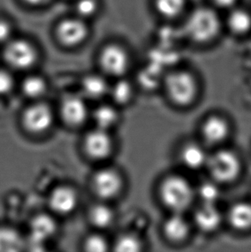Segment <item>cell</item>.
Segmentation results:
<instances>
[{"label": "cell", "mask_w": 251, "mask_h": 252, "mask_svg": "<svg viewBox=\"0 0 251 252\" xmlns=\"http://www.w3.org/2000/svg\"><path fill=\"white\" fill-rule=\"evenodd\" d=\"M54 116L48 106L37 103L26 109L23 122L26 129L31 133H41L46 132L53 124Z\"/></svg>", "instance_id": "obj_12"}, {"label": "cell", "mask_w": 251, "mask_h": 252, "mask_svg": "<svg viewBox=\"0 0 251 252\" xmlns=\"http://www.w3.org/2000/svg\"><path fill=\"white\" fill-rule=\"evenodd\" d=\"M190 229L191 225L184 213H171L163 222V235L170 242H184L189 236Z\"/></svg>", "instance_id": "obj_15"}, {"label": "cell", "mask_w": 251, "mask_h": 252, "mask_svg": "<svg viewBox=\"0 0 251 252\" xmlns=\"http://www.w3.org/2000/svg\"><path fill=\"white\" fill-rule=\"evenodd\" d=\"M98 7V0H77L75 11L77 17L85 19L93 17L97 12Z\"/></svg>", "instance_id": "obj_29"}, {"label": "cell", "mask_w": 251, "mask_h": 252, "mask_svg": "<svg viewBox=\"0 0 251 252\" xmlns=\"http://www.w3.org/2000/svg\"><path fill=\"white\" fill-rule=\"evenodd\" d=\"M12 34V27L7 21L0 19V44H6Z\"/></svg>", "instance_id": "obj_33"}, {"label": "cell", "mask_w": 251, "mask_h": 252, "mask_svg": "<svg viewBox=\"0 0 251 252\" xmlns=\"http://www.w3.org/2000/svg\"><path fill=\"white\" fill-rule=\"evenodd\" d=\"M223 216L215 203H203L193 213V221L204 232H214L220 226Z\"/></svg>", "instance_id": "obj_14"}, {"label": "cell", "mask_w": 251, "mask_h": 252, "mask_svg": "<svg viewBox=\"0 0 251 252\" xmlns=\"http://www.w3.org/2000/svg\"><path fill=\"white\" fill-rule=\"evenodd\" d=\"M200 133L207 145L220 146L230 136L231 125L224 116L212 115L207 116L202 123Z\"/></svg>", "instance_id": "obj_10"}, {"label": "cell", "mask_w": 251, "mask_h": 252, "mask_svg": "<svg viewBox=\"0 0 251 252\" xmlns=\"http://www.w3.org/2000/svg\"><path fill=\"white\" fill-rule=\"evenodd\" d=\"M90 220L99 228H105L112 224L114 213L106 205H95L90 211Z\"/></svg>", "instance_id": "obj_24"}, {"label": "cell", "mask_w": 251, "mask_h": 252, "mask_svg": "<svg viewBox=\"0 0 251 252\" xmlns=\"http://www.w3.org/2000/svg\"><path fill=\"white\" fill-rule=\"evenodd\" d=\"M100 63L106 73L122 77L130 68L131 55L125 46L120 43H110L102 48Z\"/></svg>", "instance_id": "obj_6"}, {"label": "cell", "mask_w": 251, "mask_h": 252, "mask_svg": "<svg viewBox=\"0 0 251 252\" xmlns=\"http://www.w3.org/2000/svg\"><path fill=\"white\" fill-rule=\"evenodd\" d=\"M143 250V243L133 234H124L115 243V251L118 252H139Z\"/></svg>", "instance_id": "obj_28"}, {"label": "cell", "mask_w": 251, "mask_h": 252, "mask_svg": "<svg viewBox=\"0 0 251 252\" xmlns=\"http://www.w3.org/2000/svg\"><path fill=\"white\" fill-rule=\"evenodd\" d=\"M62 115L64 122L71 126H79L88 116L87 106L78 95H68L62 103Z\"/></svg>", "instance_id": "obj_16"}, {"label": "cell", "mask_w": 251, "mask_h": 252, "mask_svg": "<svg viewBox=\"0 0 251 252\" xmlns=\"http://www.w3.org/2000/svg\"><path fill=\"white\" fill-rule=\"evenodd\" d=\"M209 154L205 147L198 142L189 141L184 144L179 152L182 164L192 170H198L206 168Z\"/></svg>", "instance_id": "obj_17"}, {"label": "cell", "mask_w": 251, "mask_h": 252, "mask_svg": "<svg viewBox=\"0 0 251 252\" xmlns=\"http://www.w3.org/2000/svg\"><path fill=\"white\" fill-rule=\"evenodd\" d=\"M163 86L168 98L178 107L191 105L199 94V81L189 69L171 70L163 79Z\"/></svg>", "instance_id": "obj_3"}, {"label": "cell", "mask_w": 251, "mask_h": 252, "mask_svg": "<svg viewBox=\"0 0 251 252\" xmlns=\"http://www.w3.org/2000/svg\"><path fill=\"white\" fill-rule=\"evenodd\" d=\"M227 220L234 230L246 232L251 229V203L238 201L229 208Z\"/></svg>", "instance_id": "obj_19"}, {"label": "cell", "mask_w": 251, "mask_h": 252, "mask_svg": "<svg viewBox=\"0 0 251 252\" xmlns=\"http://www.w3.org/2000/svg\"><path fill=\"white\" fill-rule=\"evenodd\" d=\"M133 90L132 86L127 80L121 79L114 85L111 89V95L114 101L118 104H126L131 101Z\"/></svg>", "instance_id": "obj_26"}, {"label": "cell", "mask_w": 251, "mask_h": 252, "mask_svg": "<svg viewBox=\"0 0 251 252\" xmlns=\"http://www.w3.org/2000/svg\"><path fill=\"white\" fill-rule=\"evenodd\" d=\"M94 121L97 128L107 130L111 128L118 122V113L111 106L102 105L95 109L94 112Z\"/></svg>", "instance_id": "obj_22"}, {"label": "cell", "mask_w": 251, "mask_h": 252, "mask_svg": "<svg viewBox=\"0 0 251 252\" xmlns=\"http://www.w3.org/2000/svg\"><path fill=\"white\" fill-rule=\"evenodd\" d=\"M205 2L224 13L226 10H230L238 3H242L243 0H205Z\"/></svg>", "instance_id": "obj_31"}, {"label": "cell", "mask_w": 251, "mask_h": 252, "mask_svg": "<svg viewBox=\"0 0 251 252\" xmlns=\"http://www.w3.org/2000/svg\"><path fill=\"white\" fill-rule=\"evenodd\" d=\"M57 37L66 47L81 44L88 36L89 29L85 19L75 17L62 21L56 31Z\"/></svg>", "instance_id": "obj_9"}, {"label": "cell", "mask_w": 251, "mask_h": 252, "mask_svg": "<svg viewBox=\"0 0 251 252\" xmlns=\"http://www.w3.org/2000/svg\"><path fill=\"white\" fill-rule=\"evenodd\" d=\"M123 187V177L116 170L104 169L95 174L93 178V189L102 199L116 197Z\"/></svg>", "instance_id": "obj_11"}, {"label": "cell", "mask_w": 251, "mask_h": 252, "mask_svg": "<svg viewBox=\"0 0 251 252\" xmlns=\"http://www.w3.org/2000/svg\"><path fill=\"white\" fill-rule=\"evenodd\" d=\"M85 149L90 157L95 159H102L111 154L113 142L107 130H93L86 135Z\"/></svg>", "instance_id": "obj_13"}, {"label": "cell", "mask_w": 251, "mask_h": 252, "mask_svg": "<svg viewBox=\"0 0 251 252\" xmlns=\"http://www.w3.org/2000/svg\"><path fill=\"white\" fill-rule=\"evenodd\" d=\"M108 242L102 236H90L85 240V249L89 252H104L108 250Z\"/></svg>", "instance_id": "obj_30"}, {"label": "cell", "mask_w": 251, "mask_h": 252, "mask_svg": "<svg viewBox=\"0 0 251 252\" xmlns=\"http://www.w3.org/2000/svg\"><path fill=\"white\" fill-rule=\"evenodd\" d=\"M56 231L55 220L48 215H40L34 217L31 224V239L33 244L41 245L50 239Z\"/></svg>", "instance_id": "obj_20"}, {"label": "cell", "mask_w": 251, "mask_h": 252, "mask_svg": "<svg viewBox=\"0 0 251 252\" xmlns=\"http://www.w3.org/2000/svg\"><path fill=\"white\" fill-rule=\"evenodd\" d=\"M178 26L182 38L193 48H211L225 35L223 13L205 1L192 4Z\"/></svg>", "instance_id": "obj_1"}, {"label": "cell", "mask_w": 251, "mask_h": 252, "mask_svg": "<svg viewBox=\"0 0 251 252\" xmlns=\"http://www.w3.org/2000/svg\"><path fill=\"white\" fill-rule=\"evenodd\" d=\"M25 3L28 4H31V5H40L44 3L45 2H47L48 0H24Z\"/></svg>", "instance_id": "obj_34"}, {"label": "cell", "mask_w": 251, "mask_h": 252, "mask_svg": "<svg viewBox=\"0 0 251 252\" xmlns=\"http://www.w3.org/2000/svg\"><path fill=\"white\" fill-rule=\"evenodd\" d=\"M82 89L85 95L91 98H99L108 92V84L98 75L87 76L82 83Z\"/></svg>", "instance_id": "obj_21"}, {"label": "cell", "mask_w": 251, "mask_h": 252, "mask_svg": "<svg viewBox=\"0 0 251 252\" xmlns=\"http://www.w3.org/2000/svg\"><path fill=\"white\" fill-rule=\"evenodd\" d=\"M13 86V79L8 72L0 70V95L6 94Z\"/></svg>", "instance_id": "obj_32"}, {"label": "cell", "mask_w": 251, "mask_h": 252, "mask_svg": "<svg viewBox=\"0 0 251 252\" xmlns=\"http://www.w3.org/2000/svg\"></svg>", "instance_id": "obj_35"}, {"label": "cell", "mask_w": 251, "mask_h": 252, "mask_svg": "<svg viewBox=\"0 0 251 252\" xmlns=\"http://www.w3.org/2000/svg\"><path fill=\"white\" fill-rule=\"evenodd\" d=\"M238 154L228 148H220L209 154L206 168L212 180L220 184H230L237 180L242 171Z\"/></svg>", "instance_id": "obj_4"}, {"label": "cell", "mask_w": 251, "mask_h": 252, "mask_svg": "<svg viewBox=\"0 0 251 252\" xmlns=\"http://www.w3.org/2000/svg\"><path fill=\"white\" fill-rule=\"evenodd\" d=\"M219 185L214 180L204 182L195 189V194L203 203H215L217 204L218 199L220 195Z\"/></svg>", "instance_id": "obj_25"}, {"label": "cell", "mask_w": 251, "mask_h": 252, "mask_svg": "<svg viewBox=\"0 0 251 252\" xmlns=\"http://www.w3.org/2000/svg\"><path fill=\"white\" fill-rule=\"evenodd\" d=\"M192 5L190 0H149L152 13L163 24H180Z\"/></svg>", "instance_id": "obj_8"}, {"label": "cell", "mask_w": 251, "mask_h": 252, "mask_svg": "<svg viewBox=\"0 0 251 252\" xmlns=\"http://www.w3.org/2000/svg\"><path fill=\"white\" fill-rule=\"evenodd\" d=\"M3 58L12 68L24 70L34 65L37 60V53L30 41L11 39L5 44Z\"/></svg>", "instance_id": "obj_7"}, {"label": "cell", "mask_w": 251, "mask_h": 252, "mask_svg": "<svg viewBox=\"0 0 251 252\" xmlns=\"http://www.w3.org/2000/svg\"><path fill=\"white\" fill-rule=\"evenodd\" d=\"M158 196L170 213H185L193 204L196 194L195 189L186 177L171 174L161 181Z\"/></svg>", "instance_id": "obj_2"}, {"label": "cell", "mask_w": 251, "mask_h": 252, "mask_svg": "<svg viewBox=\"0 0 251 252\" xmlns=\"http://www.w3.org/2000/svg\"><path fill=\"white\" fill-rule=\"evenodd\" d=\"M23 246L24 241L18 232L12 229L0 228V252H18Z\"/></svg>", "instance_id": "obj_23"}, {"label": "cell", "mask_w": 251, "mask_h": 252, "mask_svg": "<svg viewBox=\"0 0 251 252\" xmlns=\"http://www.w3.org/2000/svg\"><path fill=\"white\" fill-rule=\"evenodd\" d=\"M224 34L244 40L251 36V6L238 3L223 13Z\"/></svg>", "instance_id": "obj_5"}, {"label": "cell", "mask_w": 251, "mask_h": 252, "mask_svg": "<svg viewBox=\"0 0 251 252\" xmlns=\"http://www.w3.org/2000/svg\"><path fill=\"white\" fill-rule=\"evenodd\" d=\"M22 88L24 94L29 97L37 98L46 92L47 85L44 79L37 76H31L24 79Z\"/></svg>", "instance_id": "obj_27"}, {"label": "cell", "mask_w": 251, "mask_h": 252, "mask_svg": "<svg viewBox=\"0 0 251 252\" xmlns=\"http://www.w3.org/2000/svg\"><path fill=\"white\" fill-rule=\"evenodd\" d=\"M78 204V195L73 189L60 187L52 192L49 197V206L61 215H67L73 211Z\"/></svg>", "instance_id": "obj_18"}]
</instances>
